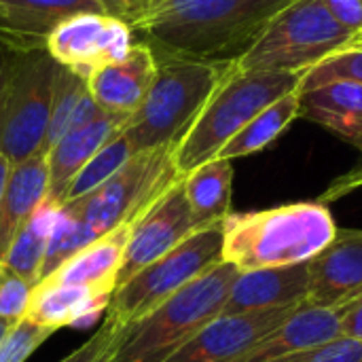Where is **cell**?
<instances>
[{"instance_id":"6da1fadb","label":"cell","mask_w":362,"mask_h":362,"mask_svg":"<svg viewBox=\"0 0 362 362\" xmlns=\"http://www.w3.org/2000/svg\"><path fill=\"white\" fill-rule=\"evenodd\" d=\"M293 0H148L129 28L153 51L233 64Z\"/></svg>"},{"instance_id":"7a4b0ae2","label":"cell","mask_w":362,"mask_h":362,"mask_svg":"<svg viewBox=\"0 0 362 362\" xmlns=\"http://www.w3.org/2000/svg\"><path fill=\"white\" fill-rule=\"evenodd\" d=\"M322 202H295L257 212H229L223 221V261L238 272L301 265L337 233Z\"/></svg>"},{"instance_id":"3957f363","label":"cell","mask_w":362,"mask_h":362,"mask_svg":"<svg viewBox=\"0 0 362 362\" xmlns=\"http://www.w3.org/2000/svg\"><path fill=\"white\" fill-rule=\"evenodd\" d=\"M153 83L121 134L134 153L176 148L231 64L155 51Z\"/></svg>"},{"instance_id":"277c9868","label":"cell","mask_w":362,"mask_h":362,"mask_svg":"<svg viewBox=\"0 0 362 362\" xmlns=\"http://www.w3.org/2000/svg\"><path fill=\"white\" fill-rule=\"evenodd\" d=\"M303 72H274L240 68L235 62L197 115L191 129L174 148L180 176L216 159L221 148L276 100L297 91Z\"/></svg>"},{"instance_id":"5b68a950","label":"cell","mask_w":362,"mask_h":362,"mask_svg":"<svg viewBox=\"0 0 362 362\" xmlns=\"http://www.w3.org/2000/svg\"><path fill=\"white\" fill-rule=\"evenodd\" d=\"M238 267L218 263L144 318L123 327L106 362H165L223 314Z\"/></svg>"},{"instance_id":"8992f818","label":"cell","mask_w":362,"mask_h":362,"mask_svg":"<svg viewBox=\"0 0 362 362\" xmlns=\"http://www.w3.org/2000/svg\"><path fill=\"white\" fill-rule=\"evenodd\" d=\"M352 36L354 32L341 25L322 0H293L235 64L250 70L308 72L348 47Z\"/></svg>"},{"instance_id":"52a82bcc","label":"cell","mask_w":362,"mask_h":362,"mask_svg":"<svg viewBox=\"0 0 362 362\" xmlns=\"http://www.w3.org/2000/svg\"><path fill=\"white\" fill-rule=\"evenodd\" d=\"M182 176L174 165V148L136 153L117 174L91 193L62 204L95 238L132 225Z\"/></svg>"},{"instance_id":"ba28073f","label":"cell","mask_w":362,"mask_h":362,"mask_svg":"<svg viewBox=\"0 0 362 362\" xmlns=\"http://www.w3.org/2000/svg\"><path fill=\"white\" fill-rule=\"evenodd\" d=\"M218 263H223V225L197 229L176 248L115 288L106 318L127 327Z\"/></svg>"},{"instance_id":"9c48e42d","label":"cell","mask_w":362,"mask_h":362,"mask_svg":"<svg viewBox=\"0 0 362 362\" xmlns=\"http://www.w3.org/2000/svg\"><path fill=\"white\" fill-rule=\"evenodd\" d=\"M59 64L47 49L15 51L13 78L0 121V153L13 163L42 153Z\"/></svg>"},{"instance_id":"30bf717a","label":"cell","mask_w":362,"mask_h":362,"mask_svg":"<svg viewBox=\"0 0 362 362\" xmlns=\"http://www.w3.org/2000/svg\"><path fill=\"white\" fill-rule=\"evenodd\" d=\"M195 231L197 229L180 178L132 223L125 255L117 274V288Z\"/></svg>"},{"instance_id":"8fae6325","label":"cell","mask_w":362,"mask_h":362,"mask_svg":"<svg viewBox=\"0 0 362 362\" xmlns=\"http://www.w3.org/2000/svg\"><path fill=\"white\" fill-rule=\"evenodd\" d=\"M297 308L221 314L165 362H240Z\"/></svg>"},{"instance_id":"7c38bea8","label":"cell","mask_w":362,"mask_h":362,"mask_svg":"<svg viewBox=\"0 0 362 362\" xmlns=\"http://www.w3.org/2000/svg\"><path fill=\"white\" fill-rule=\"evenodd\" d=\"M305 303L341 310L362 295V229H337L335 238L308 261Z\"/></svg>"},{"instance_id":"4fadbf2b","label":"cell","mask_w":362,"mask_h":362,"mask_svg":"<svg viewBox=\"0 0 362 362\" xmlns=\"http://www.w3.org/2000/svg\"><path fill=\"white\" fill-rule=\"evenodd\" d=\"M78 13L102 8L95 0H0V42L11 51L45 49L49 34Z\"/></svg>"},{"instance_id":"5bb4252c","label":"cell","mask_w":362,"mask_h":362,"mask_svg":"<svg viewBox=\"0 0 362 362\" xmlns=\"http://www.w3.org/2000/svg\"><path fill=\"white\" fill-rule=\"evenodd\" d=\"M157 70L155 51L146 42H134L121 62L95 68L87 83L91 98L106 112L132 115L142 104Z\"/></svg>"},{"instance_id":"9a60e30c","label":"cell","mask_w":362,"mask_h":362,"mask_svg":"<svg viewBox=\"0 0 362 362\" xmlns=\"http://www.w3.org/2000/svg\"><path fill=\"white\" fill-rule=\"evenodd\" d=\"M308 263L240 272L223 314H250L303 305L308 299Z\"/></svg>"},{"instance_id":"2e32d148","label":"cell","mask_w":362,"mask_h":362,"mask_svg":"<svg viewBox=\"0 0 362 362\" xmlns=\"http://www.w3.org/2000/svg\"><path fill=\"white\" fill-rule=\"evenodd\" d=\"M129 115L117 112H102L91 123L81 125L64 134L49 151H47V165H49V193L47 199L51 204L62 206L66 191L74 176L85 168V163L112 138L117 136L123 125L127 123Z\"/></svg>"},{"instance_id":"e0dca14e","label":"cell","mask_w":362,"mask_h":362,"mask_svg":"<svg viewBox=\"0 0 362 362\" xmlns=\"http://www.w3.org/2000/svg\"><path fill=\"white\" fill-rule=\"evenodd\" d=\"M339 337V310H322L303 303L280 327L267 333L240 362H272L316 350Z\"/></svg>"},{"instance_id":"ac0fdd59","label":"cell","mask_w":362,"mask_h":362,"mask_svg":"<svg viewBox=\"0 0 362 362\" xmlns=\"http://www.w3.org/2000/svg\"><path fill=\"white\" fill-rule=\"evenodd\" d=\"M110 297V293L98 288L40 282L32 291L25 318L53 331L66 327H87L95 322L102 312H106Z\"/></svg>"},{"instance_id":"d6986e66","label":"cell","mask_w":362,"mask_h":362,"mask_svg":"<svg viewBox=\"0 0 362 362\" xmlns=\"http://www.w3.org/2000/svg\"><path fill=\"white\" fill-rule=\"evenodd\" d=\"M47 193L49 165L45 153L11 165L8 180L0 199V261L4 259L21 227L47 199Z\"/></svg>"},{"instance_id":"ffe728a7","label":"cell","mask_w":362,"mask_h":362,"mask_svg":"<svg viewBox=\"0 0 362 362\" xmlns=\"http://www.w3.org/2000/svg\"><path fill=\"white\" fill-rule=\"evenodd\" d=\"M129 227L132 225L119 227L102 235L100 240L91 242L42 282L87 286L112 295L117 288V274L125 255Z\"/></svg>"},{"instance_id":"44dd1931","label":"cell","mask_w":362,"mask_h":362,"mask_svg":"<svg viewBox=\"0 0 362 362\" xmlns=\"http://www.w3.org/2000/svg\"><path fill=\"white\" fill-rule=\"evenodd\" d=\"M299 117L331 129L362 151V85L331 83L301 91Z\"/></svg>"},{"instance_id":"7402d4cb","label":"cell","mask_w":362,"mask_h":362,"mask_svg":"<svg viewBox=\"0 0 362 362\" xmlns=\"http://www.w3.org/2000/svg\"><path fill=\"white\" fill-rule=\"evenodd\" d=\"M106 28L104 13H78L62 21L47 38L49 55L89 78L102 64V36Z\"/></svg>"},{"instance_id":"603a6c76","label":"cell","mask_w":362,"mask_h":362,"mask_svg":"<svg viewBox=\"0 0 362 362\" xmlns=\"http://www.w3.org/2000/svg\"><path fill=\"white\" fill-rule=\"evenodd\" d=\"M233 165L229 159H210L182 176V189L193 214L195 229L223 225L231 212Z\"/></svg>"},{"instance_id":"cb8c5ba5","label":"cell","mask_w":362,"mask_h":362,"mask_svg":"<svg viewBox=\"0 0 362 362\" xmlns=\"http://www.w3.org/2000/svg\"><path fill=\"white\" fill-rule=\"evenodd\" d=\"M104 110L95 104L89 91V83L83 74L74 72L68 66L57 68V78H55V95H53V106H51V119H49V129L45 138L42 153L47 151L70 129H76L81 125L91 123L95 117H100Z\"/></svg>"},{"instance_id":"d4e9b609","label":"cell","mask_w":362,"mask_h":362,"mask_svg":"<svg viewBox=\"0 0 362 362\" xmlns=\"http://www.w3.org/2000/svg\"><path fill=\"white\" fill-rule=\"evenodd\" d=\"M299 117V93L293 91L274 104H269L265 110H261L246 127H242L218 153L221 159H238L246 155H255L263 148H267L280 134Z\"/></svg>"},{"instance_id":"484cf974","label":"cell","mask_w":362,"mask_h":362,"mask_svg":"<svg viewBox=\"0 0 362 362\" xmlns=\"http://www.w3.org/2000/svg\"><path fill=\"white\" fill-rule=\"evenodd\" d=\"M57 210H59L57 204H51L49 199H45L38 206V210L32 214V218L21 227V231L17 233V238L13 240L11 248L6 250L2 259V263L13 267L19 276H23L34 286L40 280V269L45 263V255H47L51 233H53Z\"/></svg>"},{"instance_id":"4316f807","label":"cell","mask_w":362,"mask_h":362,"mask_svg":"<svg viewBox=\"0 0 362 362\" xmlns=\"http://www.w3.org/2000/svg\"><path fill=\"white\" fill-rule=\"evenodd\" d=\"M136 153L132 151L127 138L119 132L117 136H112L87 163L85 168L74 176V180L70 182L64 204L78 199L87 193H91L93 189H98L100 185H104L112 174H117Z\"/></svg>"},{"instance_id":"83f0119b","label":"cell","mask_w":362,"mask_h":362,"mask_svg":"<svg viewBox=\"0 0 362 362\" xmlns=\"http://www.w3.org/2000/svg\"><path fill=\"white\" fill-rule=\"evenodd\" d=\"M100 238H95L81 221H76L74 216H70L62 206L57 210V218L53 225V233L47 246V255H45V263L40 269V280H47L55 269H59L68 259H72L76 252H81L85 246H89L91 242H95Z\"/></svg>"},{"instance_id":"f1b7e54d","label":"cell","mask_w":362,"mask_h":362,"mask_svg":"<svg viewBox=\"0 0 362 362\" xmlns=\"http://www.w3.org/2000/svg\"><path fill=\"white\" fill-rule=\"evenodd\" d=\"M331 83H354L362 85V47H344L320 64L303 72L297 91H310Z\"/></svg>"},{"instance_id":"f546056e","label":"cell","mask_w":362,"mask_h":362,"mask_svg":"<svg viewBox=\"0 0 362 362\" xmlns=\"http://www.w3.org/2000/svg\"><path fill=\"white\" fill-rule=\"evenodd\" d=\"M34 284L0 261V318L17 325L25 318Z\"/></svg>"},{"instance_id":"4dcf8cb0","label":"cell","mask_w":362,"mask_h":362,"mask_svg":"<svg viewBox=\"0 0 362 362\" xmlns=\"http://www.w3.org/2000/svg\"><path fill=\"white\" fill-rule=\"evenodd\" d=\"M53 333V329L40 327L28 318L19 320L0 341V362H25Z\"/></svg>"},{"instance_id":"1f68e13d","label":"cell","mask_w":362,"mask_h":362,"mask_svg":"<svg viewBox=\"0 0 362 362\" xmlns=\"http://www.w3.org/2000/svg\"><path fill=\"white\" fill-rule=\"evenodd\" d=\"M121 331L123 325H119L112 318H106L104 325L85 344H81L72 354H68L59 362H106L117 348Z\"/></svg>"},{"instance_id":"d6a6232c","label":"cell","mask_w":362,"mask_h":362,"mask_svg":"<svg viewBox=\"0 0 362 362\" xmlns=\"http://www.w3.org/2000/svg\"><path fill=\"white\" fill-rule=\"evenodd\" d=\"M132 36H134V32L125 21L106 15V28H104V36H102V64L100 66L121 62L134 45Z\"/></svg>"},{"instance_id":"836d02e7","label":"cell","mask_w":362,"mask_h":362,"mask_svg":"<svg viewBox=\"0 0 362 362\" xmlns=\"http://www.w3.org/2000/svg\"><path fill=\"white\" fill-rule=\"evenodd\" d=\"M308 362H362V344L339 337L327 346H320Z\"/></svg>"},{"instance_id":"e575fe53","label":"cell","mask_w":362,"mask_h":362,"mask_svg":"<svg viewBox=\"0 0 362 362\" xmlns=\"http://www.w3.org/2000/svg\"><path fill=\"white\" fill-rule=\"evenodd\" d=\"M95 2L100 4L104 15L121 19L127 25L138 21L148 4V0H95Z\"/></svg>"},{"instance_id":"d590c367","label":"cell","mask_w":362,"mask_h":362,"mask_svg":"<svg viewBox=\"0 0 362 362\" xmlns=\"http://www.w3.org/2000/svg\"><path fill=\"white\" fill-rule=\"evenodd\" d=\"M333 17L352 30L354 34L362 30V0H322Z\"/></svg>"},{"instance_id":"8d00e7d4","label":"cell","mask_w":362,"mask_h":362,"mask_svg":"<svg viewBox=\"0 0 362 362\" xmlns=\"http://www.w3.org/2000/svg\"><path fill=\"white\" fill-rule=\"evenodd\" d=\"M341 337L362 344V295L339 310Z\"/></svg>"},{"instance_id":"74e56055","label":"cell","mask_w":362,"mask_h":362,"mask_svg":"<svg viewBox=\"0 0 362 362\" xmlns=\"http://www.w3.org/2000/svg\"><path fill=\"white\" fill-rule=\"evenodd\" d=\"M13 62H15V51H11L6 45L0 42V121H2L4 104H6V95H8V87L13 78Z\"/></svg>"},{"instance_id":"f35d334b","label":"cell","mask_w":362,"mask_h":362,"mask_svg":"<svg viewBox=\"0 0 362 362\" xmlns=\"http://www.w3.org/2000/svg\"><path fill=\"white\" fill-rule=\"evenodd\" d=\"M8 172H11V161L0 153V199H2V193H4L6 180H8Z\"/></svg>"},{"instance_id":"ab89813d","label":"cell","mask_w":362,"mask_h":362,"mask_svg":"<svg viewBox=\"0 0 362 362\" xmlns=\"http://www.w3.org/2000/svg\"><path fill=\"white\" fill-rule=\"evenodd\" d=\"M11 327H13V325H8L6 320H2V318H0V341L6 337V333L11 331Z\"/></svg>"},{"instance_id":"60d3db41","label":"cell","mask_w":362,"mask_h":362,"mask_svg":"<svg viewBox=\"0 0 362 362\" xmlns=\"http://www.w3.org/2000/svg\"><path fill=\"white\" fill-rule=\"evenodd\" d=\"M348 47H362V30L352 36V40H350V45H348Z\"/></svg>"}]
</instances>
